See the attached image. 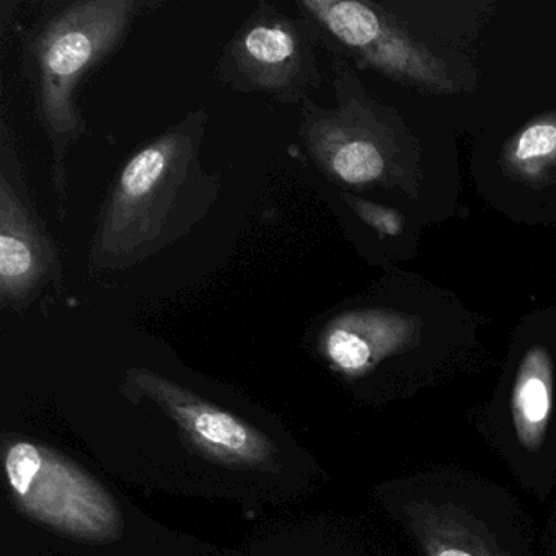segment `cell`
<instances>
[{
  "label": "cell",
  "instance_id": "10",
  "mask_svg": "<svg viewBox=\"0 0 556 556\" xmlns=\"http://www.w3.org/2000/svg\"><path fill=\"white\" fill-rule=\"evenodd\" d=\"M490 170L516 188V197H555L556 105L529 106L526 118L504 132L500 149L490 151Z\"/></svg>",
  "mask_w": 556,
  "mask_h": 556
},
{
  "label": "cell",
  "instance_id": "6",
  "mask_svg": "<svg viewBox=\"0 0 556 556\" xmlns=\"http://www.w3.org/2000/svg\"><path fill=\"white\" fill-rule=\"evenodd\" d=\"M0 304L22 312L47 288H63L56 245L28 197L8 123L0 151Z\"/></svg>",
  "mask_w": 556,
  "mask_h": 556
},
{
  "label": "cell",
  "instance_id": "2",
  "mask_svg": "<svg viewBox=\"0 0 556 556\" xmlns=\"http://www.w3.org/2000/svg\"><path fill=\"white\" fill-rule=\"evenodd\" d=\"M144 4L138 0H77L25 37V67L34 80L40 123L53 149V184L66 219V155L86 131L74 105L80 80L125 38Z\"/></svg>",
  "mask_w": 556,
  "mask_h": 556
},
{
  "label": "cell",
  "instance_id": "12",
  "mask_svg": "<svg viewBox=\"0 0 556 556\" xmlns=\"http://www.w3.org/2000/svg\"><path fill=\"white\" fill-rule=\"evenodd\" d=\"M343 198L353 213L366 226H369L377 236L396 239V237L405 233L408 220H406L402 210L377 203V201L366 200V198L353 197L350 193H344Z\"/></svg>",
  "mask_w": 556,
  "mask_h": 556
},
{
  "label": "cell",
  "instance_id": "9",
  "mask_svg": "<svg viewBox=\"0 0 556 556\" xmlns=\"http://www.w3.org/2000/svg\"><path fill=\"white\" fill-rule=\"evenodd\" d=\"M418 338V328L403 315L361 308L331 318L318 338V350L334 372L357 380L415 348Z\"/></svg>",
  "mask_w": 556,
  "mask_h": 556
},
{
  "label": "cell",
  "instance_id": "3",
  "mask_svg": "<svg viewBox=\"0 0 556 556\" xmlns=\"http://www.w3.org/2000/svg\"><path fill=\"white\" fill-rule=\"evenodd\" d=\"M333 74V109H321L308 97L301 103L299 136L312 161L351 190L405 184L395 116L367 96L343 60L334 63Z\"/></svg>",
  "mask_w": 556,
  "mask_h": 556
},
{
  "label": "cell",
  "instance_id": "8",
  "mask_svg": "<svg viewBox=\"0 0 556 556\" xmlns=\"http://www.w3.org/2000/svg\"><path fill=\"white\" fill-rule=\"evenodd\" d=\"M555 341L526 333L517 341L513 372L503 396V434L522 455H539L555 441Z\"/></svg>",
  "mask_w": 556,
  "mask_h": 556
},
{
  "label": "cell",
  "instance_id": "1",
  "mask_svg": "<svg viewBox=\"0 0 556 556\" xmlns=\"http://www.w3.org/2000/svg\"><path fill=\"white\" fill-rule=\"evenodd\" d=\"M207 123L206 110L191 112L126 162L93 230L90 271L148 262L211 213L223 181L201 162Z\"/></svg>",
  "mask_w": 556,
  "mask_h": 556
},
{
  "label": "cell",
  "instance_id": "11",
  "mask_svg": "<svg viewBox=\"0 0 556 556\" xmlns=\"http://www.w3.org/2000/svg\"><path fill=\"white\" fill-rule=\"evenodd\" d=\"M412 526L426 556H503L473 517L448 504L413 510Z\"/></svg>",
  "mask_w": 556,
  "mask_h": 556
},
{
  "label": "cell",
  "instance_id": "7",
  "mask_svg": "<svg viewBox=\"0 0 556 556\" xmlns=\"http://www.w3.org/2000/svg\"><path fill=\"white\" fill-rule=\"evenodd\" d=\"M123 390L131 400L157 405L187 444L207 460L245 470H278V447L265 432L177 382L149 369H129Z\"/></svg>",
  "mask_w": 556,
  "mask_h": 556
},
{
  "label": "cell",
  "instance_id": "5",
  "mask_svg": "<svg viewBox=\"0 0 556 556\" xmlns=\"http://www.w3.org/2000/svg\"><path fill=\"white\" fill-rule=\"evenodd\" d=\"M314 34L304 18L289 17L260 2L224 47L220 83L239 93H263L282 105H299L321 84Z\"/></svg>",
  "mask_w": 556,
  "mask_h": 556
},
{
  "label": "cell",
  "instance_id": "4",
  "mask_svg": "<svg viewBox=\"0 0 556 556\" xmlns=\"http://www.w3.org/2000/svg\"><path fill=\"white\" fill-rule=\"evenodd\" d=\"M4 468L15 507L41 526L83 543H113L125 522L115 497L56 448L5 439Z\"/></svg>",
  "mask_w": 556,
  "mask_h": 556
}]
</instances>
